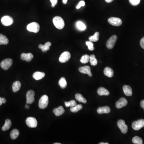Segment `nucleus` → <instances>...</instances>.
<instances>
[{"label":"nucleus","mask_w":144,"mask_h":144,"mask_svg":"<svg viewBox=\"0 0 144 144\" xmlns=\"http://www.w3.org/2000/svg\"><path fill=\"white\" fill-rule=\"evenodd\" d=\"M117 37L116 35H113L110 37V38L107 40L106 43V47L108 49H113L117 42Z\"/></svg>","instance_id":"obj_6"},{"label":"nucleus","mask_w":144,"mask_h":144,"mask_svg":"<svg viewBox=\"0 0 144 144\" xmlns=\"http://www.w3.org/2000/svg\"><path fill=\"white\" fill-rule=\"evenodd\" d=\"M127 103L128 101L126 98H121L116 103V106L117 108L119 109L126 106Z\"/></svg>","instance_id":"obj_13"},{"label":"nucleus","mask_w":144,"mask_h":144,"mask_svg":"<svg viewBox=\"0 0 144 144\" xmlns=\"http://www.w3.org/2000/svg\"><path fill=\"white\" fill-rule=\"evenodd\" d=\"M85 2L84 1H81L79 2L78 5L76 6V8L77 9H79L81 7H84L85 5Z\"/></svg>","instance_id":"obj_38"},{"label":"nucleus","mask_w":144,"mask_h":144,"mask_svg":"<svg viewBox=\"0 0 144 144\" xmlns=\"http://www.w3.org/2000/svg\"><path fill=\"white\" fill-rule=\"evenodd\" d=\"M21 86V83L18 81L14 82L12 85V89L13 92L15 93L18 91L20 89Z\"/></svg>","instance_id":"obj_23"},{"label":"nucleus","mask_w":144,"mask_h":144,"mask_svg":"<svg viewBox=\"0 0 144 144\" xmlns=\"http://www.w3.org/2000/svg\"><path fill=\"white\" fill-rule=\"evenodd\" d=\"M26 123L28 127L30 128H36L37 126V121L35 118L29 117L26 120Z\"/></svg>","instance_id":"obj_8"},{"label":"nucleus","mask_w":144,"mask_h":144,"mask_svg":"<svg viewBox=\"0 0 144 144\" xmlns=\"http://www.w3.org/2000/svg\"><path fill=\"white\" fill-rule=\"evenodd\" d=\"M89 61L91 65L93 66H96L97 64V60L96 59L95 56L94 54H92L90 56Z\"/></svg>","instance_id":"obj_30"},{"label":"nucleus","mask_w":144,"mask_h":144,"mask_svg":"<svg viewBox=\"0 0 144 144\" xmlns=\"http://www.w3.org/2000/svg\"><path fill=\"white\" fill-rule=\"evenodd\" d=\"M35 93L32 90H30L28 91L26 94L27 104H31L35 101Z\"/></svg>","instance_id":"obj_5"},{"label":"nucleus","mask_w":144,"mask_h":144,"mask_svg":"<svg viewBox=\"0 0 144 144\" xmlns=\"http://www.w3.org/2000/svg\"><path fill=\"white\" fill-rule=\"evenodd\" d=\"M52 3L51 6L52 7H54L58 3V0H50Z\"/></svg>","instance_id":"obj_39"},{"label":"nucleus","mask_w":144,"mask_h":144,"mask_svg":"<svg viewBox=\"0 0 144 144\" xmlns=\"http://www.w3.org/2000/svg\"><path fill=\"white\" fill-rule=\"evenodd\" d=\"M19 135V131L18 130L16 129L13 130L10 132V137L12 139H16Z\"/></svg>","instance_id":"obj_28"},{"label":"nucleus","mask_w":144,"mask_h":144,"mask_svg":"<svg viewBox=\"0 0 144 144\" xmlns=\"http://www.w3.org/2000/svg\"><path fill=\"white\" fill-rule=\"evenodd\" d=\"M97 93L100 96H108L110 94L109 91L104 87L99 88L98 90Z\"/></svg>","instance_id":"obj_22"},{"label":"nucleus","mask_w":144,"mask_h":144,"mask_svg":"<svg viewBox=\"0 0 144 144\" xmlns=\"http://www.w3.org/2000/svg\"><path fill=\"white\" fill-rule=\"evenodd\" d=\"M9 42L7 37L0 34V45H7Z\"/></svg>","instance_id":"obj_27"},{"label":"nucleus","mask_w":144,"mask_h":144,"mask_svg":"<svg viewBox=\"0 0 144 144\" xmlns=\"http://www.w3.org/2000/svg\"><path fill=\"white\" fill-rule=\"evenodd\" d=\"M12 125V123L11 120L8 119L6 120L5 124L4 126L2 128V130L3 131H6L8 130Z\"/></svg>","instance_id":"obj_24"},{"label":"nucleus","mask_w":144,"mask_h":144,"mask_svg":"<svg viewBox=\"0 0 144 144\" xmlns=\"http://www.w3.org/2000/svg\"><path fill=\"white\" fill-rule=\"evenodd\" d=\"M100 144H108V143H103V142H101V143H99Z\"/></svg>","instance_id":"obj_46"},{"label":"nucleus","mask_w":144,"mask_h":144,"mask_svg":"<svg viewBox=\"0 0 144 144\" xmlns=\"http://www.w3.org/2000/svg\"><path fill=\"white\" fill-rule=\"evenodd\" d=\"M140 106L144 110V100H142L140 102Z\"/></svg>","instance_id":"obj_42"},{"label":"nucleus","mask_w":144,"mask_h":144,"mask_svg":"<svg viewBox=\"0 0 144 144\" xmlns=\"http://www.w3.org/2000/svg\"><path fill=\"white\" fill-rule=\"evenodd\" d=\"M140 45L142 47V48L144 49V37L140 40Z\"/></svg>","instance_id":"obj_41"},{"label":"nucleus","mask_w":144,"mask_h":144,"mask_svg":"<svg viewBox=\"0 0 144 144\" xmlns=\"http://www.w3.org/2000/svg\"><path fill=\"white\" fill-rule=\"evenodd\" d=\"M117 125L122 133L123 134H126L127 133L128 131V127L125 124L124 120H118L117 122Z\"/></svg>","instance_id":"obj_10"},{"label":"nucleus","mask_w":144,"mask_h":144,"mask_svg":"<svg viewBox=\"0 0 144 144\" xmlns=\"http://www.w3.org/2000/svg\"><path fill=\"white\" fill-rule=\"evenodd\" d=\"M7 102V100L5 98L0 97V106L3 104H5Z\"/></svg>","instance_id":"obj_40"},{"label":"nucleus","mask_w":144,"mask_h":144,"mask_svg":"<svg viewBox=\"0 0 144 144\" xmlns=\"http://www.w3.org/2000/svg\"><path fill=\"white\" fill-rule=\"evenodd\" d=\"M49 104V97L46 95L42 96L39 101V106L40 108L44 109L47 107Z\"/></svg>","instance_id":"obj_3"},{"label":"nucleus","mask_w":144,"mask_h":144,"mask_svg":"<svg viewBox=\"0 0 144 144\" xmlns=\"http://www.w3.org/2000/svg\"><path fill=\"white\" fill-rule=\"evenodd\" d=\"M79 70L80 73L88 74V75L90 77L92 76V74L91 71V68L88 66L80 67Z\"/></svg>","instance_id":"obj_14"},{"label":"nucleus","mask_w":144,"mask_h":144,"mask_svg":"<svg viewBox=\"0 0 144 144\" xmlns=\"http://www.w3.org/2000/svg\"><path fill=\"white\" fill-rule=\"evenodd\" d=\"M1 21L4 26H9L13 24V20L10 16H5L1 18Z\"/></svg>","instance_id":"obj_9"},{"label":"nucleus","mask_w":144,"mask_h":144,"mask_svg":"<svg viewBox=\"0 0 144 144\" xmlns=\"http://www.w3.org/2000/svg\"><path fill=\"white\" fill-rule=\"evenodd\" d=\"M108 22L110 25L117 27L120 26L122 24V21L120 18L113 17H110L108 19Z\"/></svg>","instance_id":"obj_11"},{"label":"nucleus","mask_w":144,"mask_h":144,"mask_svg":"<svg viewBox=\"0 0 144 144\" xmlns=\"http://www.w3.org/2000/svg\"><path fill=\"white\" fill-rule=\"evenodd\" d=\"M53 24L55 27L59 29H62L64 27V22L61 17H54L53 19Z\"/></svg>","instance_id":"obj_1"},{"label":"nucleus","mask_w":144,"mask_h":144,"mask_svg":"<svg viewBox=\"0 0 144 144\" xmlns=\"http://www.w3.org/2000/svg\"><path fill=\"white\" fill-rule=\"evenodd\" d=\"M51 46V42H46L45 45L40 44L39 45V48L41 50L42 52H46L47 51L50 49V47Z\"/></svg>","instance_id":"obj_17"},{"label":"nucleus","mask_w":144,"mask_h":144,"mask_svg":"<svg viewBox=\"0 0 144 144\" xmlns=\"http://www.w3.org/2000/svg\"><path fill=\"white\" fill-rule=\"evenodd\" d=\"M33 58V54L31 53H23L21 54V60L25 61L27 62H30Z\"/></svg>","instance_id":"obj_15"},{"label":"nucleus","mask_w":144,"mask_h":144,"mask_svg":"<svg viewBox=\"0 0 144 144\" xmlns=\"http://www.w3.org/2000/svg\"><path fill=\"white\" fill-rule=\"evenodd\" d=\"M25 108L26 109H29L30 108V106H29V105H27V104H26L25 105Z\"/></svg>","instance_id":"obj_45"},{"label":"nucleus","mask_w":144,"mask_h":144,"mask_svg":"<svg viewBox=\"0 0 144 144\" xmlns=\"http://www.w3.org/2000/svg\"><path fill=\"white\" fill-rule=\"evenodd\" d=\"M132 129L135 130H138L144 127V120L140 119L134 121L132 125Z\"/></svg>","instance_id":"obj_7"},{"label":"nucleus","mask_w":144,"mask_h":144,"mask_svg":"<svg viewBox=\"0 0 144 144\" xmlns=\"http://www.w3.org/2000/svg\"><path fill=\"white\" fill-rule=\"evenodd\" d=\"M27 28V30L30 32L37 33L39 31V25L37 23H32L28 25Z\"/></svg>","instance_id":"obj_2"},{"label":"nucleus","mask_w":144,"mask_h":144,"mask_svg":"<svg viewBox=\"0 0 144 144\" xmlns=\"http://www.w3.org/2000/svg\"><path fill=\"white\" fill-rule=\"evenodd\" d=\"M68 2V0H62V3L64 4H66Z\"/></svg>","instance_id":"obj_43"},{"label":"nucleus","mask_w":144,"mask_h":144,"mask_svg":"<svg viewBox=\"0 0 144 144\" xmlns=\"http://www.w3.org/2000/svg\"><path fill=\"white\" fill-rule=\"evenodd\" d=\"M89 59H90V56L88 54H85L83 55L81 58L80 61L82 63L86 64L88 62Z\"/></svg>","instance_id":"obj_33"},{"label":"nucleus","mask_w":144,"mask_h":144,"mask_svg":"<svg viewBox=\"0 0 144 144\" xmlns=\"http://www.w3.org/2000/svg\"><path fill=\"white\" fill-rule=\"evenodd\" d=\"M123 90L125 95L127 96H131L132 95V90L129 86H124Z\"/></svg>","instance_id":"obj_21"},{"label":"nucleus","mask_w":144,"mask_h":144,"mask_svg":"<svg viewBox=\"0 0 144 144\" xmlns=\"http://www.w3.org/2000/svg\"><path fill=\"white\" fill-rule=\"evenodd\" d=\"M99 33L96 32L93 36L89 37V41L91 42H96L99 39Z\"/></svg>","instance_id":"obj_32"},{"label":"nucleus","mask_w":144,"mask_h":144,"mask_svg":"<svg viewBox=\"0 0 144 144\" xmlns=\"http://www.w3.org/2000/svg\"><path fill=\"white\" fill-rule=\"evenodd\" d=\"M86 44L88 46V49L90 51H93L95 49V48L94 47L93 43L92 42L90 41H87L86 42Z\"/></svg>","instance_id":"obj_36"},{"label":"nucleus","mask_w":144,"mask_h":144,"mask_svg":"<svg viewBox=\"0 0 144 144\" xmlns=\"http://www.w3.org/2000/svg\"><path fill=\"white\" fill-rule=\"evenodd\" d=\"M75 98L76 101L80 103H83L86 104L87 103L86 99L80 94H76L75 95Z\"/></svg>","instance_id":"obj_25"},{"label":"nucleus","mask_w":144,"mask_h":144,"mask_svg":"<svg viewBox=\"0 0 144 144\" xmlns=\"http://www.w3.org/2000/svg\"><path fill=\"white\" fill-rule=\"evenodd\" d=\"M132 142L134 144H142L143 143L142 139L138 136H135L132 139Z\"/></svg>","instance_id":"obj_34"},{"label":"nucleus","mask_w":144,"mask_h":144,"mask_svg":"<svg viewBox=\"0 0 144 144\" xmlns=\"http://www.w3.org/2000/svg\"><path fill=\"white\" fill-rule=\"evenodd\" d=\"M114 0H105L106 2L107 3H111L112 1H113Z\"/></svg>","instance_id":"obj_44"},{"label":"nucleus","mask_w":144,"mask_h":144,"mask_svg":"<svg viewBox=\"0 0 144 144\" xmlns=\"http://www.w3.org/2000/svg\"><path fill=\"white\" fill-rule=\"evenodd\" d=\"M59 85L62 88H65L67 86V84L66 80L64 77H62L61 78L59 82Z\"/></svg>","instance_id":"obj_26"},{"label":"nucleus","mask_w":144,"mask_h":144,"mask_svg":"<svg viewBox=\"0 0 144 144\" xmlns=\"http://www.w3.org/2000/svg\"><path fill=\"white\" fill-rule=\"evenodd\" d=\"M140 0H129V3L133 6H137L139 5Z\"/></svg>","instance_id":"obj_37"},{"label":"nucleus","mask_w":144,"mask_h":144,"mask_svg":"<svg viewBox=\"0 0 144 144\" xmlns=\"http://www.w3.org/2000/svg\"><path fill=\"white\" fill-rule=\"evenodd\" d=\"M45 73L41 72H36L33 74V77L34 79L36 80H40L43 79L45 76Z\"/></svg>","instance_id":"obj_20"},{"label":"nucleus","mask_w":144,"mask_h":144,"mask_svg":"<svg viewBox=\"0 0 144 144\" xmlns=\"http://www.w3.org/2000/svg\"><path fill=\"white\" fill-rule=\"evenodd\" d=\"M13 60L11 59H5L1 63V66L4 70H7L12 66Z\"/></svg>","instance_id":"obj_4"},{"label":"nucleus","mask_w":144,"mask_h":144,"mask_svg":"<svg viewBox=\"0 0 144 144\" xmlns=\"http://www.w3.org/2000/svg\"><path fill=\"white\" fill-rule=\"evenodd\" d=\"M104 73L105 75L109 78L113 76L114 75V72L111 68L109 67H106L104 70Z\"/></svg>","instance_id":"obj_19"},{"label":"nucleus","mask_w":144,"mask_h":144,"mask_svg":"<svg viewBox=\"0 0 144 144\" xmlns=\"http://www.w3.org/2000/svg\"><path fill=\"white\" fill-rule=\"evenodd\" d=\"M64 108L62 106H59L57 108H54L53 110V113L56 116L61 115L64 113Z\"/></svg>","instance_id":"obj_18"},{"label":"nucleus","mask_w":144,"mask_h":144,"mask_svg":"<svg viewBox=\"0 0 144 144\" xmlns=\"http://www.w3.org/2000/svg\"><path fill=\"white\" fill-rule=\"evenodd\" d=\"M83 108V106L81 105H76L75 106L72 107L70 108L71 112L73 113H76Z\"/></svg>","instance_id":"obj_29"},{"label":"nucleus","mask_w":144,"mask_h":144,"mask_svg":"<svg viewBox=\"0 0 144 144\" xmlns=\"http://www.w3.org/2000/svg\"><path fill=\"white\" fill-rule=\"evenodd\" d=\"M54 144H61L60 143H54Z\"/></svg>","instance_id":"obj_47"},{"label":"nucleus","mask_w":144,"mask_h":144,"mask_svg":"<svg viewBox=\"0 0 144 144\" xmlns=\"http://www.w3.org/2000/svg\"><path fill=\"white\" fill-rule=\"evenodd\" d=\"M71 57V54L68 51H65L61 54L59 61L61 63H64L69 61Z\"/></svg>","instance_id":"obj_12"},{"label":"nucleus","mask_w":144,"mask_h":144,"mask_svg":"<svg viewBox=\"0 0 144 144\" xmlns=\"http://www.w3.org/2000/svg\"><path fill=\"white\" fill-rule=\"evenodd\" d=\"M98 113L99 114L103 113H109L110 111V108L108 106L100 107L97 109Z\"/></svg>","instance_id":"obj_16"},{"label":"nucleus","mask_w":144,"mask_h":144,"mask_svg":"<svg viewBox=\"0 0 144 144\" xmlns=\"http://www.w3.org/2000/svg\"><path fill=\"white\" fill-rule=\"evenodd\" d=\"M64 103H65V106H66L67 107H72L76 105V102L74 100H71L69 102H65Z\"/></svg>","instance_id":"obj_35"},{"label":"nucleus","mask_w":144,"mask_h":144,"mask_svg":"<svg viewBox=\"0 0 144 144\" xmlns=\"http://www.w3.org/2000/svg\"><path fill=\"white\" fill-rule=\"evenodd\" d=\"M76 27L78 29L81 30H84L86 29V26L81 21H78L76 23Z\"/></svg>","instance_id":"obj_31"}]
</instances>
